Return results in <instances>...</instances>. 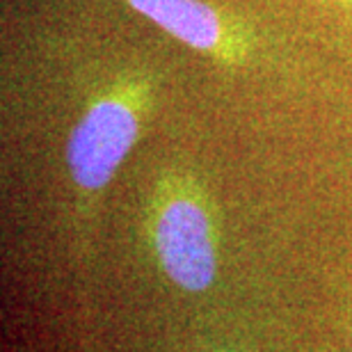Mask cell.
Returning <instances> with one entry per match:
<instances>
[{"instance_id":"obj_1","label":"cell","mask_w":352,"mask_h":352,"mask_svg":"<svg viewBox=\"0 0 352 352\" xmlns=\"http://www.w3.org/2000/svg\"><path fill=\"white\" fill-rule=\"evenodd\" d=\"M153 101V80L144 74H124L89 105L67 140V167L85 192H98L112 181L138 144L144 115Z\"/></svg>"},{"instance_id":"obj_2","label":"cell","mask_w":352,"mask_h":352,"mask_svg":"<svg viewBox=\"0 0 352 352\" xmlns=\"http://www.w3.org/2000/svg\"><path fill=\"white\" fill-rule=\"evenodd\" d=\"M153 248L165 274L183 291L201 293L213 286L217 272L213 222L195 192L174 190L158 204Z\"/></svg>"},{"instance_id":"obj_3","label":"cell","mask_w":352,"mask_h":352,"mask_svg":"<svg viewBox=\"0 0 352 352\" xmlns=\"http://www.w3.org/2000/svg\"><path fill=\"white\" fill-rule=\"evenodd\" d=\"M181 44L213 58L222 67H243L256 48L254 30L243 19L204 0H124Z\"/></svg>"},{"instance_id":"obj_4","label":"cell","mask_w":352,"mask_h":352,"mask_svg":"<svg viewBox=\"0 0 352 352\" xmlns=\"http://www.w3.org/2000/svg\"><path fill=\"white\" fill-rule=\"evenodd\" d=\"M339 3H343V5H352V0H339Z\"/></svg>"}]
</instances>
